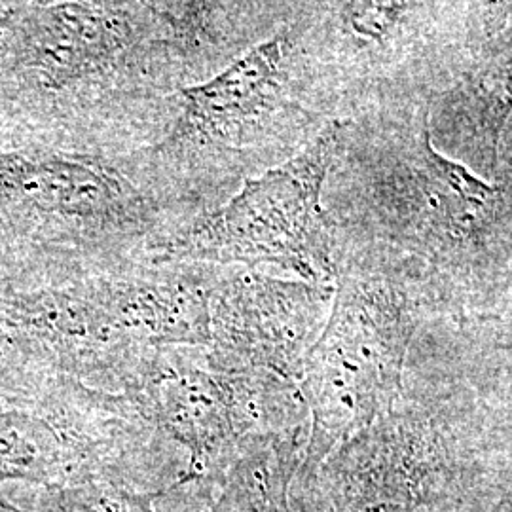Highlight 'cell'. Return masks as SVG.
Returning <instances> with one entry per match:
<instances>
[{"label":"cell","mask_w":512,"mask_h":512,"mask_svg":"<svg viewBox=\"0 0 512 512\" xmlns=\"http://www.w3.org/2000/svg\"><path fill=\"white\" fill-rule=\"evenodd\" d=\"M186 476L183 454L165 442L128 397L69 385L42 393L0 387V492L116 482L171 497Z\"/></svg>","instance_id":"1"},{"label":"cell","mask_w":512,"mask_h":512,"mask_svg":"<svg viewBox=\"0 0 512 512\" xmlns=\"http://www.w3.org/2000/svg\"><path fill=\"white\" fill-rule=\"evenodd\" d=\"M120 395L183 454L184 492L207 501L249 446L308 431L298 384L262 372L219 370L205 348L158 351Z\"/></svg>","instance_id":"2"},{"label":"cell","mask_w":512,"mask_h":512,"mask_svg":"<svg viewBox=\"0 0 512 512\" xmlns=\"http://www.w3.org/2000/svg\"><path fill=\"white\" fill-rule=\"evenodd\" d=\"M412 332L408 298L391 281L340 279L298 382L308 439L296 482H306L340 444L395 408Z\"/></svg>","instance_id":"3"},{"label":"cell","mask_w":512,"mask_h":512,"mask_svg":"<svg viewBox=\"0 0 512 512\" xmlns=\"http://www.w3.org/2000/svg\"><path fill=\"white\" fill-rule=\"evenodd\" d=\"M344 124L332 122L294 158L247 179L217 211L160 241L158 262L272 264L300 281L334 275L323 186L340 152Z\"/></svg>","instance_id":"4"},{"label":"cell","mask_w":512,"mask_h":512,"mask_svg":"<svg viewBox=\"0 0 512 512\" xmlns=\"http://www.w3.org/2000/svg\"><path fill=\"white\" fill-rule=\"evenodd\" d=\"M484 459L433 414L393 408L294 492L306 512H450Z\"/></svg>","instance_id":"5"},{"label":"cell","mask_w":512,"mask_h":512,"mask_svg":"<svg viewBox=\"0 0 512 512\" xmlns=\"http://www.w3.org/2000/svg\"><path fill=\"white\" fill-rule=\"evenodd\" d=\"M160 50L188 54L173 2L40 4L21 31L23 65L48 90L110 84Z\"/></svg>","instance_id":"6"},{"label":"cell","mask_w":512,"mask_h":512,"mask_svg":"<svg viewBox=\"0 0 512 512\" xmlns=\"http://www.w3.org/2000/svg\"><path fill=\"white\" fill-rule=\"evenodd\" d=\"M327 285L245 272L211 296L207 361L228 372H262L298 384L329 300Z\"/></svg>","instance_id":"7"},{"label":"cell","mask_w":512,"mask_h":512,"mask_svg":"<svg viewBox=\"0 0 512 512\" xmlns=\"http://www.w3.org/2000/svg\"><path fill=\"white\" fill-rule=\"evenodd\" d=\"M0 211L67 232L105 236L145 228L143 194L114 167L88 156H0Z\"/></svg>","instance_id":"8"},{"label":"cell","mask_w":512,"mask_h":512,"mask_svg":"<svg viewBox=\"0 0 512 512\" xmlns=\"http://www.w3.org/2000/svg\"><path fill=\"white\" fill-rule=\"evenodd\" d=\"M293 44L287 33L239 54L219 73L179 92L167 148L179 154L249 147L289 99Z\"/></svg>","instance_id":"9"},{"label":"cell","mask_w":512,"mask_h":512,"mask_svg":"<svg viewBox=\"0 0 512 512\" xmlns=\"http://www.w3.org/2000/svg\"><path fill=\"white\" fill-rule=\"evenodd\" d=\"M391 213L421 234L439 241H465L494 220L501 205L499 188L433 147L429 129L401 154V162L385 181Z\"/></svg>","instance_id":"10"},{"label":"cell","mask_w":512,"mask_h":512,"mask_svg":"<svg viewBox=\"0 0 512 512\" xmlns=\"http://www.w3.org/2000/svg\"><path fill=\"white\" fill-rule=\"evenodd\" d=\"M308 431L258 440L232 465L205 512H306L294 492Z\"/></svg>","instance_id":"11"},{"label":"cell","mask_w":512,"mask_h":512,"mask_svg":"<svg viewBox=\"0 0 512 512\" xmlns=\"http://www.w3.org/2000/svg\"><path fill=\"white\" fill-rule=\"evenodd\" d=\"M505 25L490 38L475 69L459 86L456 112L469 141L494 169L499 139L512 114V6Z\"/></svg>","instance_id":"12"},{"label":"cell","mask_w":512,"mask_h":512,"mask_svg":"<svg viewBox=\"0 0 512 512\" xmlns=\"http://www.w3.org/2000/svg\"><path fill=\"white\" fill-rule=\"evenodd\" d=\"M160 499L116 482H84L25 490L21 499L0 492V512H160Z\"/></svg>","instance_id":"13"},{"label":"cell","mask_w":512,"mask_h":512,"mask_svg":"<svg viewBox=\"0 0 512 512\" xmlns=\"http://www.w3.org/2000/svg\"><path fill=\"white\" fill-rule=\"evenodd\" d=\"M450 512H512V461H488Z\"/></svg>","instance_id":"14"}]
</instances>
